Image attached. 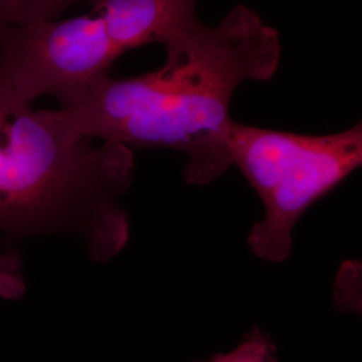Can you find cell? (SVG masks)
Returning <instances> with one entry per match:
<instances>
[{
  "label": "cell",
  "instance_id": "6da1fadb",
  "mask_svg": "<svg viewBox=\"0 0 362 362\" xmlns=\"http://www.w3.org/2000/svg\"><path fill=\"white\" fill-rule=\"evenodd\" d=\"M165 64L139 77L109 74L59 103L70 129L127 148H167L188 157L184 179L207 185L233 167L230 105L245 81H267L281 62L275 28L246 6L219 25L196 18L164 43Z\"/></svg>",
  "mask_w": 362,
  "mask_h": 362
},
{
  "label": "cell",
  "instance_id": "7a4b0ae2",
  "mask_svg": "<svg viewBox=\"0 0 362 362\" xmlns=\"http://www.w3.org/2000/svg\"><path fill=\"white\" fill-rule=\"evenodd\" d=\"M134 177L130 148L70 129L57 110L35 109L0 81V238L79 239L91 260L119 255L130 238L121 204Z\"/></svg>",
  "mask_w": 362,
  "mask_h": 362
},
{
  "label": "cell",
  "instance_id": "3957f363",
  "mask_svg": "<svg viewBox=\"0 0 362 362\" xmlns=\"http://www.w3.org/2000/svg\"><path fill=\"white\" fill-rule=\"evenodd\" d=\"M228 148L264 207L248 235L251 252L282 263L293 251V233L309 208L362 164L361 124L334 134L306 136L233 121Z\"/></svg>",
  "mask_w": 362,
  "mask_h": 362
},
{
  "label": "cell",
  "instance_id": "277c9868",
  "mask_svg": "<svg viewBox=\"0 0 362 362\" xmlns=\"http://www.w3.org/2000/svg\"><path fill=\"white\" fill-rule=\"evenodd\" d=\"M121 54L94 13L0 31V81L28 103L58 104L109 74Z\"/></svg>",
  "mask_w": 362,
  "mask_h": 362
},
{
  "label": "cell",
  "instance_id": "5b68a950",
  "mask_svg": "<svg viewBox=\"0 0 362 362\" xmlns=\"http://www.w3.org/2000/svg\"><path fill=\"white\" fill-rule=\"evenodd\" d=\"M197 0H100L91 13L104 22L119 54L149 43H165L197 18Z\"/></svg>",
  "mask_w": 362,
  "mask_h": 362
},
{
  "label": "cell",
  "instance_id": "8992f818",
  "mask_svg": "<svg viewBox=\"0 0 362 362\" xmlns=\"http://www.w3.org/2000/svg\"><path fill=\"white\" fill-rule=\"evenodd\" d=\"M100 0H0V31L7 27L58 19L69 7Z\"/></svg>",
  "mask_w": 362,
  "mask_h": 362
},
{
  "label": "cell",
  "instance_id": "52a82bcc",
  "mask_svg": "<svg viewBox=\"0 0 362 362\" xmlns=\"http://www.w3.org/2000/svg\"><path fill=\"white\" fill-rule=\"evenodd\" d=\"M278 348L274 344L272 336L258 326L245 337L235 349L228 353H221L211 357L204 362H276Z\"/></svg>",
  "mask_w": 362,
  "mask_h": 362
},
{
  "label": "cell",
  "instance_id": "ba28073f",
  "mask_svg": "<svg viewBox=\"0 0 362 362\" xmlns=\"http://www.w3.org/2000/svg\"><path fill=\"white\" fill-rule=\"evenodd\" d=\"M26 288L23 259L18 247L0 238V298L21 299Z\"/></svg>",
  "mask_w": 362,
  "mask_h": 362
}]
</instances>
